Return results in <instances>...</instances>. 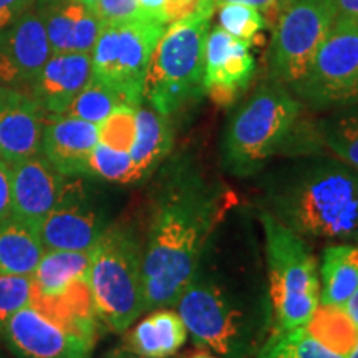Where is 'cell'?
Returning a JSON list of instances; mask_svg holds the SVG:
<instances>
[{
  "instance_id": "6da1fadb",
  "label": "cell",
  "mask_w": 358,
  "mask_h": 358,
  "mask_svg": "<svg viewBox=\"0 0 358 358\" xmlns=\"http://www.w3.org/2000/svg\"><path fill=\"white\" fill-rule=\"evenodd\" d=\"M249 229L227 213L176 302L194 343L226 358H248L272 332L268 279Z\"/></svg>"
},
{
  "instance_id": "7a4b0ae2",
  "label": "cell",
  "mask_w": 358,
  "mask_h": 358,
  "mask_svg": "<svg viewBox=\"0 0 358 358\" xmlns=\"http://www.w3.org/2000/svg\"><path fill=\"white\" fill-rule=\"evenodd\" d=\"M163 176L143 245L145 312L176 306L209 237L232 206L187 161H173Z\"/></svg>"
},
{
  "instance_id": "3957f363",
  "label": "cell",
  "mask_w": 358,
  "mask_h": 358,
  "mask_svg": "<svg viewBox=\"0 0 358 358\" xmlns=\"http://www.w3.org/2000/svg\"><path fill=\"white\" fill-rule=\"evenodd\" d=\"M267 213L303 239L358 243V169L338 158H308L272 174Z\"/></svg>"
},
{
  "instance_id": "277c9868",
  "label": "cell",
  "mask_w": 358,
  "mask_h": 358,
  "mask_svg": "<svg viewBox=\"0 0 358 358\" xmlns=\"http://www.w3.org/2000/svg\"><path fill=\"white\" fill-rule=\"evenodd\" d=\"M0 337L17 358H88L98 338V317L87 280L55 295L34 290Z\"/></svg>"
},
{
  "instance_id": "5b68a950",
  "label": "cell",
  "mask_w": 358,
  "mask_h": 358,
  "mask_svg": "<svg viewBox=\"0 0 358 358\" xmlns=\"http://www.w3.org/2000/svg\"><path fill=\"white\" fill-rule=\"evenodd\" d=\"M216 0L164 29L148 64L143 101L171 116L204 93V47Z\"/></svg>"
},
{
  "instance_id": "8992f818",
  "label": "cell",
  "mask_w": 358,
  "mask_h": 358,
  "mask_svg": "<svg viewBox=\"0 0 358 358\" xmlns=\"http://www.w3.org/2000/svg\"><path fill=\"white\" fill-rule=\"evenodd\" d=\"M87 284L98 320L124 332L145 312L143 244L131 227L110 224L90 250Z\"/></svg>"
},
{
  "instance_id": "52a82bcc",
  "label": "cell",
  "mask_w": 358,
  "mask_h": 358,
  "mask_svg": "<svg viewBox=\"0 0 358 358\" xmlns=\"http://www.w3.org/2000/svg\"><path fill=\"white\" fill-rule=\"evenodd\" d=\"M302 105L282 83H267L232 115L222 140L224 166L236 176H252L292 136Z\"/></svg>"
},
{
  "instance_id": "ba28073f",
  "label": "cell",
  "mask_w": 358,
  "mask_h": 358,
  "mask_svg": "<svg viewBox=\"0 0 358 358\" xmlns=\"http://www.w3.org/2000/svg\"><path fill=\"white\" fill-rule=\"evenodd\" d=\"M268 292L272 302V332L306 327L320 306V282L315 259L307 241L280 221L261 213Z\"/></svg>"
},
{
  "instance_id": "9c48e42d",
  "label": "cell",
  "mask_w": 358,
  "mask_h": 358,
  "mask_svg": "<svg viewBox=\"0 0 358 358\" xmlns=\"http://www.w3.org/2000/svg\"><path fill=\"white\" fill-rule=\"evenodd\" d=\"M164 29L166 27L146 17L101 24L90 53L92 77L113 88L124 105H141L148 64Z\"/></svg>"
},
{
  "instance_id": "30bf717a",
  "label": "cell",
  "mask_w": 358,
  "mask_h": 358,
  "mask_svg": "<svg viewBox=\"0 0 358 358\" xmlns=\"http://www.w3.org/2000/svg\"><path fill=\"white\" fill-rule=\"evenodd\" d=\"M337 13L330 0H282L274 19L271 70L292 90L303 78Z\"/></svg>"
},
{
  "instance_id": "8fae6325",
  "label": "cell",
  "mask_w": 358,
  "mask_h": 358,
  "mask_svg": "<svg viewBox=\"0 0 358 358\" xmlns=\"http://www.w3.org/2000/svg\"><path fill=\"white\" fill-rule=\"evenodd\" d=\"M313 108L358 101V27L335 19L303 78L292 88Z\"/></svg>"
},
{
  "instance_id": "7c38bea8",
  "label": "cell",
  "mask_w": 358,
  "mask_h": 358,
  "mask_svg": "<svg viewBox=\"0 0 358 358\" xmlns=\"http://www.w3.org/2000/svg\"><path fill=\"white\" fill-rule=\"evenodd\" d=\"M110 226L106 204L88 185L85 174L66 176L55 206L40 222L43 249L92 250Z\"/></svg>"
},
{
  "instance_id": "4fadbf2b",
  "label": "cell",
  "mask_w": 358,
  "mask_h": 358,
  "mask_svg": "<svg viewBox=\"0 0 358 358\" xmlns=\"http://www.w3.org/2000/svg\"><path fill=\"white\" fill-rule=\"evenodd\" d=\"M256 73V60L249 43L222 30H209L204 47V93L214 103L227 106L249 87Z\"/></svg>"
},
{
  "instance_id": "5bb4252c",
  "label": "cell",
  "mask_w": 358,
  "mask_h": 358,
  "mask_svg": "<svg viewBox=\"0 0 358 358\" xmlns=\"http://www.w3.org/2000/svg\"><path fill=\"white\" fill-rule=\"evenodd\" d=\"M52 55L45 27L35 7L0 29V83L24 90Z\"/></svg>"
},
{
  "instance_id": "9a60e30c",
  "label": "cell",
  "mask_w": 358,
  "mask_h": 358,
  "mask_svg": "<svg viewBox=\"0 0 358 358\" xmlns=\"http://www.w3.org/2000/svg\"><path fill=\"white\" fill-rule=\"evenodd\" d=\"M8 168L12 217L37 231L55 206L66 176L42 153L8 164Z\"/></svg>"
},
{
  "instance_id": "2e32d148",
  "label": "cell",
  "mask_w": 358,
  "mask_h": 358,
  "mask_svg": "<svg viewBox=\"0 0 358 358\" xmlns=\"http://www.w3.org/2000/svg\"><path fill=\"white\" fill-rule=\"evenodd\" d=\"M47 113L25 90L0 87V159L7 164L42 153Z\"/></svg>"
},
{
  "instance_id": "e0dca14e",
  "label": "cell",
  "mask_w": 358,
  "mask_h": 358,
  "mask_svg": "<svg viewBox=\"0 0 358 358\" xmlns=\"http://www.w3.org/2000/svg\"><path fill=\"white\" fill-rule=\"evenodd\" d=\"M92 75L90 53H52L29 85V93L47 115H62L92 80Z\"/></svg>"
},
{
  "instance_id": "ac0fdd59",
  "label": "cell",
  "mask_w": 358,
  "mask_h": 358,
  "mask_svg": "<svg viewBox=\"0 0 358 358\" xmlns=\"http://www.w3.org/2000/svg\"><path fill=\"white\" fill-rule=\"evenodd\" d=\"M98 145V124L66 115H47L42 155L65 176H87V164Z\"/></svg>"
},
{
  "instance_id": "d6986e66",
  "label": "cell",
  "mask_w": 358,
  "mask_h": 358,
  "mask_svg": "<svg viewBox=\"0 0 358 358\" xmlns=\"http://www.w3.org/2000/svg\"><path fill=\"white\" fill-rule=\"evenodd\" d=\"M173 148V129L168 116L151 106H136V138L129 151L133 163V182L151 176L166 159Z\"/></svg>"
},
{
  "instance_id": "ffe728a7",
  "label": "cell",
  "mask_w": 358,
  "mask_h": 358,
  "mask_svg": "<svg viewBox=\"0 0 358 358\" xmlns=\"http://www.w3.org/2000/svg\"><path fill=\"white\" fill-rule=\"evenodd\" d=\"M187 329L178 312L158 308L127 337V350L146 358H168L185 345Z\"/></svg>"
},
{
  "instance_id": "44dd1931",
  "label": "cell",
  "mask_w": 358,
  "mask_h": 358,
  "mask_svg": "<svg viewBox=\"0 0 358 358\" xmlns=\"http://www.w3.org/2000/svg\"><path fill=\"white\" fill-rule=\"evenodd\" d=\"M320 306L345 308L358 290V245L332 244L322 254Z\"/></svg>"
},
{
  "instance_id": "7402d4cb",
  "label": "cell",
  "mask_w": 358,
  "mask_h": 358,
  "mask_svg": "<svg viewBox=\"0 0 358 358\" xmlns=\"http://www.w3.org/2000/svg\"><path fill=\"white\" fill-rule=\"evenodd\" d=\"M90 250H43L42 257L30 274L34 290L42 295L64 292L70 285L87 280Z\"/></svg>"
},
{
  "instance_id": "603a6c76",
  "label": "cell",
  "mask_w": 358,
  "mask_h": 358,
  "mask_svg": "<svg viewBox=\"0 0 358 358\" xmlns=\"http://www.w3.org/2000/svg\"><path fill=\"white\" fill-rule=\"evenodd\" d=\"M43 250L34 227L13 217L0 221V275H30Z\"/></svg>"
},
{
  "instance_id": "cb8c5ba5",
  "label": "cell",
  "mask_w": 358,
  "mask_h": 358,
  "mask_svg": "<svg viewBox=\"0 0 358 358\" xmlns=\"http://www.w3.org/2000/svg\"><path fill=\"white\" fill-rule=\"evenodd\" d=\"M319 136L335 158L358 169V101L332 108L319 122Z\"/></svg>"
},
{
  "instance_id": "d4e9b609",
  "label": "cell",
  "mask_w": 358,
  "mask_h": 358,
  "mask_svg": "<svg viewBox=\"0 0 358 358\" xmlns=\"http://www.w3.org/2000/svg\"><path fill=\"white\" fill-rule=\"evenodd\" d=\"M306 329L325 347L347 357L358 337V329L345 308L319 306Z\"/></svg>"
},
{
  "instance_id": "484cf974",
  "label": "cell",
  "mask_w": 358,
  "mask_h": 358,
  "mask_svg": "<svg viewBox=\"0 0 358 358\" xmlns=\"http://www.w3.org/2000/svg\"><path fill=\"white\" fill-rule=\"evenodd\" d=\"M34 7L45 27L52 53L70 52L75 22L87 6L77 0H35Z\"/></svg>"
},
{
  "instance_id": "4316f807",
  "label": "cell",
  "mask_w": 358,
  "mask_h": 358,
  "mask_svg": "<svg viewBox=\"0 0 358 358\" xmlns=\"http://www.w3.org/2000/svg\"><path fill=\"white\" fill-rule=\"evenodd\" d=\"M256 358H347L325 347L306 327L282 334H271L257 350Z\"/></svg>"
},
{
  "instance_id": "83f0119b",
  "label": "cell",
  "mask_w": 358,
  "mask_h": 358,
  "mask_svg": "<svg viewBox=\"0 0 358 358\" xmlns=\"http://www.w3.org/2000/svg\"><path fill=\"white\" fill-rule=\"evenodd\" d=\"M123 105V98L113 88H110L108 85L98 82L96 78L92 77V80L71 100L62 115L83 120V122L93 124H100L111 111Z\"/></svg>"
},
{
  "instance_id": "f1b7e54d",
  "label": "cell",
  "mask_w": 358,
  "mask_h": 358,
  "mask_svg": "<svg viewBox=\"0 0 358 358\" xmlns=\"http://www.w3.org/2000/svg\"><path fill=\"white\" fill-rule=\"evenodd\" d=\"M219 7V27L227 34L245 43H252L262 30L267 29V20L257 8L244 3H222Z\"/></svg>"
},
{
  "instance_id": "f546056e",
  "label": "cell",
  "mask_w": 358,
  "mask_h": 358,
  "mask_svg": "<svg viewBox=\"0 0 358 358\" xmlns=\"http://www.w3.org/2000/svg\"><path fill=\"white\" fill-rule=\"evenodd\" d=\"M136 138V106H118L98 124V143L129 153Z\"/></svg>"
},
{
  "instance_id": "4dcf8cb0",
  "label": "cell",
  "mask_w": 358,
  "mask_h": 358,
  "mask_svg": "<svg viewBox=\"0 0 358 358\" xmlns=\"http://www.w3.org/2000/svg\"><path fill=\"white\" fill-rule=\"evenodd\" d=\"M87 176L101 179L106 182L131 185L133 163L129 153L115 151L98 143L92 151L87 164Z\"/></svg>"
},
{
  "instance_id": "1f68e13d",
  "label": "cell",
  "mask_w": 358,
  "mask_h": 358,
  "mask_svg": "<svg viewBox=\"0 0 358 358\" xmlns=\"http://www.w3.org/2000/svg\"><path fill=\"white\" fill-rule=\"evenodd\" d=\"M32 295L30 275H0V334L13 313L29 306Z\"/></svg>"
},
{
  "instance_id": "d6a6232c",
  "label": "cell",
  "mask_w": 358,
  "mask_h": 358,
  "mask_svg": "<svg viewBox=\"0 0 358 358\" xmlns=\"http://www.w3.org/2000/svg\"><path fill=\"white\" fill-rule=\"evenodd\" d=\"M208 0H138L141 15L168 27L186 19L203 7Z\"/></svg>"
},
{
  "instance_id": "836d02e7",
  "label": "cell",
  "mask_w": 358,
  "mask_h": 358,
  "mask_svg": "<svg viewBox=\"0 0 358 358\" xmlns=\"http://www.w3.org/2000/svg\"><path fill=\"white\" fill-rule=\"evenodd\" d=\"M93 12L101 24L127 22L143 17L138 0H96Z\"/></svg>"
},
{
  "instance_id": "e575fe53",
  "label": "cell",
  "mask_w": 358,
  "mask_h": 358,
  "mask_svg": "<svg viewBox=\"0 0 358 358\" xmlns=\"http://www.w3.org/2000/svg\"><path fill=\"white\" fill-rule=\"evenodd\" d=\"M35 0H0V29L10 25L32 8Z\"/></svg>"
},
{
  "instance_id": "d590c367",
  "label": "cell",
  "mask_w": 358,
  "mask_h": 358,
  "mask_svg": "<svg viewBox=\"0 0 358 358\" xmlns=\"http://www.w3.org/2000/svg\"><path fill=\"white\" fill-rule=\"evenodd\" d=\"M7 217H12L10 168L6 161L0 159V221Z\"/></svg>"
},
{
  "instance_id": "8d00e7d4",
  "label": "cell",
  "mask_w": 358,
  "mask_h": 358,
  "mask_svg": "<svg viewBox=\"0 0 358 358\" xmlns=\"http://www.w3.org/2000/svg\"><path fill=\"white\" fill-rule=\"evenodd\" d=\"M280 2L282 0H216L217 6H222V3H244V6L257 8V10L266 17L267 24H268V17H271L272 22H274Z\"/></svg>"
},
{
  "instance_id": "74e56055",
  "label": "cell",
  "mask_w": 358,
  "mask_h": 358,
  "mask_svg": "<svg viewBox=\"0 0 358 358\" xmlns=\"http://www.w3.org/2000/svg\"><path fill=\"white\" fill-rule=\"evenodd\" d=\"M337 13V19H343L358 27V0H330Z\"/></svg>"
},
{
  "instance_id": "f35d334b",
  "label": "cell",
  "mask_w": 358,
  "mask_h": 358,
  "mask_svg": "<svg viewBox=\"0 0 358 358\" xmlns=\"http://www.w3.org/2000/svg\"><path fill=\"white\" fill-rule=\"evenodd\" d=\"M345 312L348 313V317H350L352 322L357 325V329H358V290L352 295L350 301L347 302Z\"/></svg>"
},
{
  "instance_id": "ab89813d",
  "label": "cell",
  "mask_w": 358,
  "mask_h": 358,
  "mask_svg": "<svg viewBox=\"0 0 358 358\" xmlns=\"http://www.w3.org/2000/svg\"><path fill=\"white\" fill-rule=\"evenodd\" d=\"M106 358H146V357H141V355H136V353L129 352L124 348V350H116L113 353H110Z\"/></svg>"
},
{
  "instance_id": "60d3db41",
  "label": "cell",
  "mask_w": 358,
  "mask_h": 358,
  "mask_svg": "<svg viewBox=\"0 0 358 358\" xmlns=\"http://www.w3.org/2000/svg\"><path fill=\"white\" fill-rule=\"evenodd\" d=\"M77 2H80V3H83V6H87L88 8H95V6H96V0H77Z\"/></svg>"
},
{
  "instance_id": "b9f144b4",
  "label": "cell",
  "mask_w": 358,
  "mask_h": 358,
  "mask_svg": "<svg viewBox=\"0 0 358 358\" xmlns=\"http://www.w3.org/2000/svg\"><path fill=\"white\" fill-rule=\"evenodd\" d=\"M347 358H358V337H357V342H355V345H353L352 352L348 353Z\"/></svg>"
},
{
  "instance_id": "7bdbcfd3",
  "label": "cell",
  "mask_w": 358,
  "mask_h": 358,
  "mask_svg": "<svg viewBox=\"0 0 358 358\" xmlns=\"http://www.w3.org/2000/svg\"><path fill=\"white\" fill-rule=\"evenodd\" d=\"M189 358H216V357L206 355V353H199V355H194V357H189Z\"/></svg>"
},
{
  "instance_id": "ee69618b",
  "label": "cell",
  "mask_w": 358,
  "mask_h": 358,
  "mask_svg": "<svg viewBox=\"0 0 358 358\" xmlns=\"http://www.w3.org/2000/svg\"><path fill=\"white\" fill-rule=\"evenodd\" d=\"M0 358H2V355H0Z\"/></svg>"
}]
</instances>
